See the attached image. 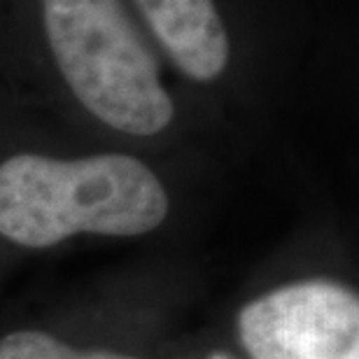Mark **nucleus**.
<instances>
[{
    "label": "nucleus",
    "mask_w": 359,
    "mask_h": 359,
    "mask_svg": "<svg viewBox=\"0 0 359 359\" xmlns=\"http://www.w3.org/2000/svg\"><path fill=\"white\" fill-rule=\"evenodd\" d=\"M170 212V189L128 149L59 154L10 149L0 156V236L52 248L77 233L145 236Z\"/></svg>",
    "instance_id": "nucleus-3"
},
{
    "label": "nucleus",
    "mask_w": 359,
    "mask_h": 359,
    "mask_svg": "<svg viewBox=\"0 0 359 359\" xmlns=\"http://www.w3.org/2000/svg\"><path fill=\"white\" fill-rule=\"evenodd\" d=\"M0 75L45 87L126 140H161L187 117L128 0H0Z\"/></svg>",
    "instance_id": "nucleus-1"
},
{
    "label": "nucleus",
    "mask_w": 359,
    "mask_h": 359,
    "mask_svg": "<svg viewBox=\"0 0 359 359\" xmlns=\"http://www.w3.org/2000/svg\"><path fill=\"white\" fill-rule=\"evenodd\" d=\"M210 359H231V357H229V355H222V353H215Z\"/></svg>",
    "instance_id": "nucleus-6"
},
{
    "label": "nucleus",
    "mask_w": 359,
    "mask_h": 359,
    "mask_svg": "<svg viewBox=\"0 0 359 359\" xmlns=\"http://www.w3.org/2000/svg\"><path fill=\"white\" fill-rule=\"evenodd\" d=\"M0 359H135L110 350H75L45 332H14L0 339Z\"/></svg>",
    "instance_id": "nucleus-5"
},
{
    "label": "nucleus",
    "mask_w": 359,
    "mask_h": 359,
    "mask_svg": "<svg viewBox=\"0 0 359 359\" xmlns=\"http://www.w3.org/2000/svg\"><path fill=\"white\" fill-rule=\"evenodd\" d=\"M250 359H359V299L332 280H304L238 313Z\"/></svg>",
    "instance_id": "nucleus-4"
},
{
    "label": "nucleus",
    "mask_w": 359,
    "mask_h": 359,
    "mask_svg": "<svg viewBox=\"0 0 359 359\" xmlns=\"http://www.w3.org/2000/svg\"><path fill=\"white\" fill-rule=\"evenodd\" d=\"M184 87L259 89L357 42L355 0H128Z\"/></svg>",
    "instance_id": "nucleus-2"
}]
</instances>
